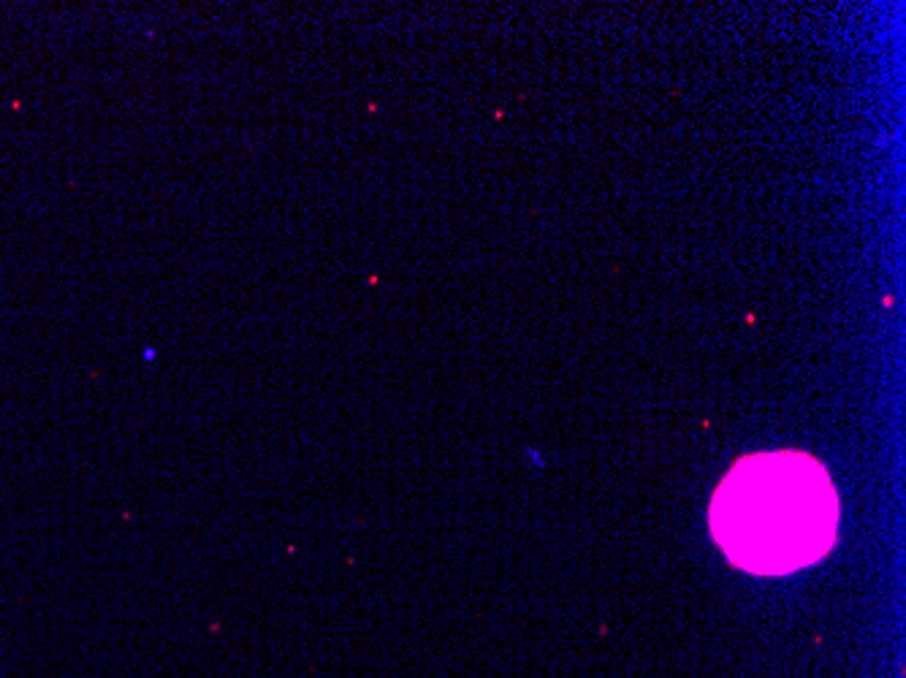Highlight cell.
<instances>
[{"mask_svg":"<svg viewBox=\"0 0 906 678\" xmlns=\"http://www.w3.org/2000/svg\"><path fill=\"white\" fill-rule=\"evenodd\" d=\"M839 500L828 470L798 451L746 456L711 502V529L730 562L784 575L820 562L836 540Z\"/></svg>","mask_w":906,"mask_h":678,"instance_id":"obj_1","label":"cell"}]
</instances>
